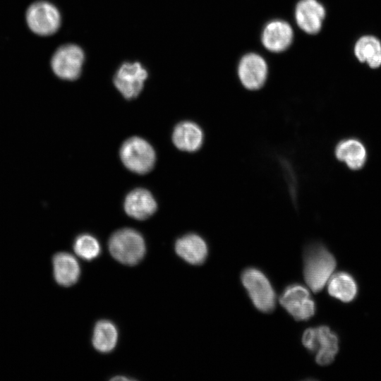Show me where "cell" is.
Returning a JSON list of instances; mask_svg holds the SVG:
<instances>
[{
	"label": "cell",
	"instance_id": "6",
	"mask_svg": "<svg viewBox=\"0 0 381 381\" xmlns=\"http://www.w3.org/2000/svg\"><path fill=\"white\" fill-rule=\"evenodd\" d=\"M120 157L129 170L140 174L149 172L155 162L154 149L149 143L139 137L130 138L123 143Z\"/></svg>",
	"mask_w": 381,
	"mask_h": 381
},
{
	"label": "cell",
	"instance_id": "5",
	"mask_svg": "<svg viewBox=\"0 0 381 381\" xmlns=\"http://www.w3.org/2000/svg\"><path fill=\"white\" fill-rule=\"evenodd\" d=\"M241 282L255 307L262 313L275 308L276 295L267 277L258 269L249 267L241 274Z\"/></svg>",
	"mask_w": 381,
	"mask_h": 381
},
{
	"label": "cell",
	"instance_id": "11",
	"mask_svg": "<svg viewBox=\"0 0 381 381\" xmlns=\"http://www.w3.org/2000/svg\"><path fill=\"white\" fill-rule=\"evenodd\" d=\"M336 158L351 170H359L366 164L368 151L364 143L356 138L340 140L334 148Z\"/></svg>",
	"mask_w": 381,
	"mask_h": 381
},
{
	"label": "cell",
	"instance_id": "12",
	"mask_svg": "<svg viewBox=\"0 0 381 381\" xmlns=\"http://www.w3.org/2000/svg\"><path fill=\"white\" fill-rule=\"evenodd\" d=\"M325 11L316 0H301L296 8L298 25L306 32L315 34L322 27Z\"/></svg>",
	"mask_w": 381,
	"mask_h": 381
},
{
	"label": "cell",
	"instance_id": "3",
	"mask_svg": "<svg viewBox=\"0 0 381 381\" xmlns=\"http://www.w3.org/2000/svg\"><path fill=\"white\" fill-rule=\"evenodd\" d=\"M25 19L29 30L41 37L54 35L61 25L59 8L46 0H37L30 4L26 9Z\"/></svg>",
	"mask_w": 381,
	"mask_h": 381
},
{
	"label": "cell",
	"instance_id": "14",
	"mask_svg": "<svg viewBox=\"0 0 381 381\" xmlns=\"http://www.w3.org/2000/svg\"><path fill=\"white\" fill-rule=\"evenodd\" d=\"M176 253L191 265H200L207 258L208 249L205 240L195 234H188L179 238L175 244Z\"/></svg>",
	"mask_w": 381,
	"mask_h": 381
},
{
	"label": "cell",
	"instance_id": "15",
	"mask_svg": "<svg viewBox=\"0 0 381 381\" xmlns=\"http://www.w3.org/2000/svg\"><path fill=\"white\" fill-rule=\"evenodd\" d=\"M293 40L291 26L282 20H274L267 24L263 31L262 41L264 46L273 52L285 50Z\"/></svg>",
	"mask_w": 381,
	"mask_h": 381
},
{
	"label": "cell",
	"instance_id": "7",
	"mask_svg": "<svg viewBox=\"0 0 381 381\" xmlns=\"http://www.w3.org/2000/svg\"><path fill=\"white\" fill-rule=\"evenodd\" d=\"M84 59V52L78 45L66 44L54 52L50 66L53 73L59 78L73 80L80 76Z\"/></svg>",
	"mask_w": 381,
	"mask_h": 381
},
{
	"label": "cell",
	"instance_id": "4",
	"mask_svg": "<svg viewBox=\"0 0 381 381\" xmlns=\"http://www.w3.org/2000/svg\"><path fill=\"white\" fill-rule=\"evenodd\" d=\"M302 343L309 351L316 353L315 361L320 365L330 364L339 351L338 337L327 326L306 329Z\"/></svg>",
	"mask_w": 381,
	"mask_h": 381
},
{
	"label": "cell",
	"instance_id": "16",
	"mask_svg": "<svg viewBox=\"0 0 381 381\" xmlns=\"http://www.w3.org/2000/svg\"><path fill=\"white\" fill-rule=\"evenodd\" d=\"M203 132L194 122L183 121L176 126L172 134L174 145L181 150L195 152L203 143Z\"/></svg>",
	"mask_w": 381,
	"mask_h": 381
},
{
	"label": "cell",
	"instance_id": "8",
	"mask_svg": "<svg viewBox=\"0 0 381 381\" xmlns=\"http://www.w3.org/2000/svg\"><path fill=\"white\" fill-rule=\"evenodd\" d=\"M279 303L298 321L308 320L315 313V304L309 291L301 284L288 286L281 294Z\"/></svg>",
	"mask_w": 381,
	"mask_h": 381
},
{
	"label": "cell",
	"instance_id": "19",
	"mask_svg": "<svg viewBox=\"0 0 381 381\" xmlns=\"http://www.w3.org/2000/svg\"><path fill=\"white\" fill-rule=\"evenodd\" d=\"M354 53L361 62H366L372 68L381 66V43L374 36L361 37L355 44Z\"/></svg>",
	"mask_w": 381,
	"mask_h": 381
},
{
	"label": "cell",
	"instance_id": "20",
	"mask_svg": "<svg viewBox=\"0 0 381 381\" xmlns=\"http://www.w3.org/2000/svg\"><path fill=\"white\" fill-rule=\"evenodd\" d=\"M118 332L116 326L108 320H100L95 326L92 344L99 352L111 351L117 343Z\"/></svg>",
	"mask_w": 381,
	"mask_h": 381
},
{
	"label": "cell",
	"instance_id": "9",
	"mask_svg": "<svg viewBox=\"0 0 381 381\" xmlns=\"http://www.w3.org/2000/svg\"><path fill=\"white\" fill-rule=\"evenodd\" d=\"M147 78V72L140 63L128 62L118 69L114 83L126 99H131L140 93Z\"/></svg>",
	"mask_w": 381,
	"mask_h": 381
},
{
	"label": "cell",
	"instance_id": "10",
	"mask_svg": "<svg viewBox=\"0 0 381 381\" xmlns=\"http://www.w3.org/2000/svg\"><path fill=\"white\" fill-rule=\"evenodd\" d=\"M267 67L265 60L256 54H248L241 60L238 76L243 85L248 90H258L265 83Z\"/></svg>",
	"mask_w": 381,
	"mask_h": 381
},
{
	"label": "cell",
	"instance_id": "17",
	"mask_svg": "<svg viewBox=\"0 0 381 381\" xmlns=\"http://www.w3.org/2000/svg\"><path fill=\"white\" fill-rule=\"evenodd\" d=\"M55 281L61 286H70L79 279L80 269L76 258L70 253L61 252L52 259Z\"/></svg>",
	"mask_w": 381,
	"mask_h": 381
},
{
	"label": "cell",
	"instance_id": "21",
	"mask_svg": "<svg viewBox=\"0 0 381 381\" xmlns=\"http://www.w3.org/2000/svg\"><path fill=\"white\" fill-rule=\"evenodd\" d=\"M75 254L85 260H92L100 253V245L97 239L90 234L78 236L74 241Z\"/></svg>",
	"mask_w": 381,
	"mask_h": 381
},
{
	"label": "cell",
	"instance_id": "22",
	"mask_svg": "<svg viewBox=\"0 0 381 381\" xmlns=\"http://www.w3.org/2000/svg\"><path fill=\"white\" fill-rule=\"evenodd\" d=\"M111 380H131V379L128 378V377H119V376H116V377L112 378Z\"/></svg>",
	"mask_w": 381,
	"mask_h": 381
},
{
	"label": "cell",
	"instance_id": "18",
	"mask_svg": "<svg viewBox=\"0 0 381 381\" xmlns=\"http://www.w3.org/2000/svg\"><path fill=\"white\" fill-rule=\"evenodd\" d=\"M358 287L353 277L347 272L332 274L328 281L329 294L345 303L352 301L356 296Z\"/></svg>",
	"mask_w": 381,
	"mask_h": 381
},
{
	"label": "cell",
	"instance_id": "13",
	"mask_svg": "<svg viewBox=\"0 0 381 381\" xmlns=\"http://www.w3.org/2000/svg\"><path fill=\"white\" fill-rule=\"evenodd\" d=\"M124 209L128 216L138 220H143L155 212L157 203L147 190L136 188L131 191L126 197Z\"/></svg>",
	"mask_w": 381,
	"mask_h": 381
},
{
	"label": "cell",
	"instance_id": "1",
	"mask_svg": "<svg viewBox=\"0 0 381 381\" xmlns=\"http://www.w3.org/2000/svg\"><path fill=\"white\" fill-rule=\"evenodd\" d=\"M303 276L308 287L314 292L320 291L336 267L333 255L322 244L308 246L304 252Z\"/></svg>",
	"mask_w": 381,
	"mask_h": 381
},
{
	"label": "cell",
	"instance_id": "2",
	"mask_svg": "<svg viewBox=\"0 0 381 381\" xmlns=\"http://www.w3.org/2000/svg\"><path fill=\"white\" fill-rule=\"evenodd\" d=\"M111 255L119 262L134 265L145 253V243L143 236L132 229H122L114 232L109 241Z\"/></svg>",
	"mask_w": 381,
	"mask_h": 381
}]
</instances>
